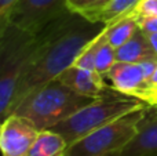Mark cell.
Here are the masks:
<instances>
[{"label": "cell", "instance_id": "cell-1", "mask_svg": "<svg viewBox=\"0 0 157 156\" xmlns=\"http://www.w3.org/2000/svg\"><path fill=\"white\" fill-rule=\"evenodd\" d=\"M105 26L101 22H92L80 14L69 11L37 33V44L19 77L10 113L32 91L57 79L63 71L71 68L87 44Z\"/></svg>", "mask_w": 157, "mask_h": 156}, {"label": "cell", "instance_id": "cell-2", "mask_svg": "<svg viewBox=\"0 0 157 156\" xmlns=\"http://www.w3.org/2000/svg\"><path fill=\"white\" fill-rule=\"evenodd\" d=\"M94 99L97 98L78 94L59 79H54L25 97L11 113L26 119L41 131L63 122Z\"/></svg>", "mask_w": 157, "mask_h": 156}, {"label": "cell", "instance_id": "cell-3", "mask_svg": "<svg viewBox=\"0 0 157 156\" xmlns=\"http://www.w3.org/2000/svg\"><path fill=\"white\" fill-rule=\"evenodd\" d=\"M150 105L138 97H131L119 91H113L94 99L91 104L86 105L76 113L48 130L58 133L66 141V144L71 145L75 141L106 126L110 122L132 111L142 109Z\"/></svg>", "mask_w": 157, "mask_h": 156}, {"label": "cell", "instance_id": "cell-4", "mask_svg": "<svg viewBox=\"0 0 157 156\" xmlns=\"http://www.w3.org/2000/svg\"><path fill=\"white\" fill-rule=\"evenodd\" d=\"M37 44L32 35L14 25L0 28V118L10 115V108L24 69Z\"/></svg>", "mask_w": 157, "mask_h": 156}, {"label": "cell", "instance_id": "cell-5", "mask_svg": "<svg viewBox=\"0 0 157 156\" xmlns=\"http://www.w3.org/2000/svg\"><path fill=\"white\" fill-rule=\"evenodd\" d=\"M150 107L136 109L68 145L59 156H116L131 141Z\"/></svg>", "mask_w": 157, "mask_h": 156}, {"label": "cell", "instance_id": "cell-6", "mask_svg": "<svg viewBox=\"0 0 157 156\" xmlns=\"http://www.w3.org/2000/svg\"><path fill=\"white\" fill-rule=\"evenodd\" d=\"M68 0H15L0 28L7 24L32 35L40 33L47 25L69 13Z\"/></svg>", "mask_w": 157, "mask_h": 156}, {"label": "cell", "instance_id": "cell-7", "mask_svg": "<svg viewBox=\"0 0 157 156\" xmlns=\"http://www.w3.org/2000/svg\"><path fill=\"white\" fill-rule=\"evenodd\" d=\"M39 130L30 122L11 113L0 127V149L3 156H26L39 135Z\"/></svg>", "mask_w": 157, "mask_h": 156}, {"label": "cell", "instance_id": "cell-8", "mask_svg": "<svg viewBox=\"0 0 157 156\" xmlns=\"http://www.w3.org/2000/svg\"><path fill=\"white\" fill-rule=\"evenodd\" d=\"M57 79H59L63 84L71 87L76 93L92 98H99L116 91L112 86L106 84L105 77L97 71L78 68L76 65H72L71 68L63 71Z\"/></svg>", "mask_w": 157, "mask_h": 156}, {"label": "cell", "instance_id": "cell-9", "mask_svg": "<svg viewBox=\"0 0 157 156\" xmlns=\"http://www.w3.org/2000/svg\"><path fill=\"white\" fill-rule=\"evenodd\" d=\"M116 91L131 97H141L147 90V80L141 65L134 62L116 61L106 75Z\"/></svg>", "mask_w": 157, "mask_h": 156}, {"label": "cell", "instance_id": "cell-10", "mask_svg": "<svg viewBox=\"0 0 157 156\" xmlns=\"http://www.w3.org/2000/svg\"><path fill=\"white\" fill-rule=\"evenodd\" d=\"M116 156H157V109L149 108L131 141Z\"/></svg>", "mask_w": 157, "mask_h": 156}, {"label": "cell", "instance_id": "cell-11", "mask_svg": "<svg viewBox=\"0 0 157 156\" xmlns=\"http://www.w3.org/2000/svg\"><path fill=\"white\" fill-rule=\"evenodd\" d=\"M116 60L141 64L147 60H157V54L150 46L147 35L139 28L130 40L116 49Z\"/></svg>", "mask_w": 157, "mask_h": 156}, {"label": "cell", "instance_id": "cell-12", "mask_svg": "<svg viewBox=\"0 0 157 156\" xmlns=\"http://www.w3.org/2000/svg\"><path fill=\"white\" fill-rule=\"evenodd\" d=\"M139 29L138 17L135 13H131L112 24L106 25V35H108V41L114 47L123 46L125 41H128L135 32Z\"/></svg>", "mask_w": 157, "mask_h": 156}, {"label": "cell", "instance_id": "cell-13", "mask_svg": "<svg viewBox=\"0 0 157 156\" xmlns=\"http://www.w3.org/2000/svg\"><path fill=\"white\" fill-rule=\"evenodd\" d=\"M66 146V141L58 133L41 130L26 156H59Z\"/></svg>", "mask_w": 157, "mask_h": 156}, {"label": "cell", "instance_id": "cell-14", "mask_svg": "<svg viewBox=\"0 0 157 156\" xmlns=\"http://www.w3.org/2000/svg\"><path fill=\"white\" fill-rule=\"evenodd\" d=\"M141 0H110L105 7H102L99 11L92 14L90 21L92 22H101L103 25H109L128 14L134 13Z\"/></svg>", "mask_w": 157, "mask_h": 156}, {"label": "cell", "instance_id": "cell-15", "mask_svg": "<svg viewBox=\"0 0 157 156\" xmlns=\"http://www.w3.org/2000/svg\"><path fill=\"white\" fill-rule=\"evenodd\" d=\"M108 40V35H106V26L99 35L95 39H92L88 44L86 46V49L80 53V55L77 57V60L75 61L73 65L78 66V68H84V69H91L95 71V58L97 54L99 51V49L102 47V44Z\"/></svg>", "mask_w": 157, "mask_h": 156}, {"label": "cell", "instance_id": "cell-16", "mask_svg": "<svg viewBox=\"0 0 157 156\" xmlns=\"http://www.w3.org/2000/svg\"><path fill=\"white\" fill-rule=\"evenodd\" d=\"M116 49L108 40L102 44L95 58V71L103 77H106L110 68L116 64Z\"/></svg>", "mask_w": 157, "mask_h": 156}, {"label": "cell", "instance_id": "cell-17", "mask_svg": "<svg viewBox=\"0 0 157 156\" xmlns=\"http://www.w3.org/2000/svg\"><path fill=\"white\" fill-rule=\"evenodd\" d=\"M110 0H68V7L71 11L90 18L92 14L105 7Z\"/></svg>", "mask_w": 157, "mask_h": 156}, {"label": "cell", "instance_id": "cell-18", "mask_svg": "<svg viewBox=\"0 0 157 156\" xmlns=\"http://www.w3.org/2000/svg\"><path fill=\"white\" fill-rule=\"evenodd\" d=\"M134 13L136 15H157V0H141Z\"/></svg>", "mask_w": 157, "mask_h": 156}, {"label": "cell", "instance_id": "cell-19", "mask_svg": "<svg viewBox=\"0 0 157 156\" xmlns=\"http://www.w3.org/2000/svg\"><path fill=\"white\" fill-rule=\"evenodd\" d=\"M139 28L145 33L157 32V15H136Z\"/></svg>", "mask_w": 157, "mask_h": 156}, {"label": "cell", "instance_id": "cell-20", "mask_svg": "<svg viewBox=\"0 0 157 156\" xmlns=\"http://www.w3.org/2000/svg\"><path fill=\"white\" fill-rule=\"evenodd\" d=\"M14 2L15 0H0V21H3L7 17L8 11H10Z\"/></svg>", "mask_w": 157, "mask_h": 156}, {"label": "cell", "instance_id": "cell-21", "mask_svg": "<svg viewBox=\"0 0 157 156\" xmlns=\"http://www.w3.org/2000/svg\"><path fill=\"white\" fill-rule=\"evenodd\" d=\"M157 87V66H156V69H155V72H153V75L149 77V80H147V90L145 91V93H147V91H150V90H153V88H156ZM144 93V94H145ZM142 94V96H144ZM141 96V97H142ZM139 97V98H141Z\"/></svg>", "mask_w": 157, "mask_h": 156}, {"label": "cell", "instance_id": "cell-22", "mask_svg": "<svg viewBox=\"0 0 157 156\" xmlns=\"http://www.w3.org/2000/svg\"><path fill=\"white\" fill-rule=\"evenodd\" d=\"M155 98H157V87L153 88V90H150V91H147V93H145L144 96L141 97V99H144L146 104H149V102L153 101Z\"/></svg>", "mask_w": 157, "mask_h": 156}, {"label": "cell", "instance_id": "cell-23", "mask_svg": "<svg viewBox=\"0 0 157 156\" xmlns=\"http://www.w3.org/2000/svg\"><path fill=\"white\" fill-rule=\"evenodd\" d=\"M147 35V39H149V43L152 46V49L155 50V53L157 54V32L155 33H146Z\"/></svg>", "mask_w": 157, "mask_h": 156}, {"label": "cell", "instance_id": "cell-24", "mask_svg": "<svg viewBox=\"0 0 157 156\" xmlns=\"http://www.w3.org/2000/svg\"><path fill=\"white\" fill-rule=\"evenodd\" d=\"M149 105H150L152 108H157V98H155L153 101H150V102H149Z\"/></svg>", "mask_w": 157, "mask_h": 156}, {"label": "cell", "instance_id": "cell-25", "mask_svg": "<svg viewBox=\"0 0 157 156\" xmlns=\"http://www.w3.org/2000/svg\"><path fill=\"white\" fill-rule=\"evenodd\" d=\"M156 109H157V108H156Z\"/></svg>", "mask_w": 157, "mask_h": 156}]
</instances>
